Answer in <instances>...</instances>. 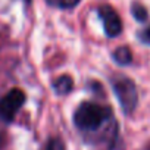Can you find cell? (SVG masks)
Wrapping results in <instances>:
<instances>
[{"instance_id":"3957f363","label":"cell","mask_w":150,"mask_h":150,"mask_svg":"<svg viewBox=\"0 0 150 150\" xmlns=\"http://www.w3.org/2000/svg\"><path fill=\"white\" fill-rule=\"evenodd\" d=\"M25 102V94L19 88H12L0 100V118L11 122Z\"/></svg>"},{"instance_id":"9c48e42d","label":"cell","mask_w":150,"mask_h":150,"mask_svg":"<svg viewBox=\"0 0 150 150\" xmlns=\"http://www.w3.org/2000/svg\"><path fill=\"white\" fill-rule=\"evenodd\" d=\"M46 150H65V146H63L62 140H59V138H52V140L47 143Z\"/></svg>"},{"instance_id":"ba28073f","label":"cell","mask_w":150,"mask_h":150,"mask_svg":"<svg viewBox=\"0 0 150 150\" xmlns=\"http://www.w3.org/2000/svg\"><path fill=\"white\" fill-rule=\"evenodd\" d=\"M132 13H134L135 19H138L140 22H143V21L147 19V12H146V9H144L141 5H138V3H135V5L132 6Z\"/></svg>"},{"instance_id":"5b68a950","label":"cell","mask_w":150,"mask_h":150,"mask_svg":"<svg viewBox=\"0 0 150 150\" xmlns=\"http://www.w3.org/2000/svg\"><path fill=\"white\" fill-rule=\"evenodd\" d=\"M54 91L60 96L63 94H68L71 90H72V78L69 77V75H62V77H59L56 81H54Z\"/></svg>"},{"instance_id":"6da1fadb","label":"cell","mask_w":150,"mask_h":150,"mask_svg":"<svg viewBox=\"0 0 150 150\" xmlns=\"http://www.w3.org/2000/svg\"><path fill=\"white\" fill-rule=\"evenodd\" d=\"M112 112L109 108L99 106L91 102L81 103L74 113V124L80 131L86 134H94L106 127V122L110 121Z\"/></svg>"},{"instance_id":"8992f818","label":"cell","mask_w":150,"mask_h":150,"mask_svg":"<svg viewBox=\"0 0 150 150\" xmlns=\"http://www.w3.org/2000/svg\"><path fill=\"white\" fill-rule=\"evenodd\" d=\"M113 59H115V62L119 63V65H128V63H131L132 53H131V50H129L127 46H121V47H118V49L115 50Z\"/></svg>"},{"instance_id":"277c9868","label":"cell","mask_w":150,"mask_h":150,"mask_svg":"<svg viewBox=\"0 0 150 150\" xmlns=\"http://www.w3.org/2000/svg\"><path fill=\"white\" fill-rule=\"evenodd\" d=\"M99 16L103 21L105 33L108 37H116L122 31V21L116 11L108 5H103L99 8Z\"/></svg>"},{"instance_id":"52a82bcc","label":"cell","mask_w":150,"mask_h":150,"mask_svg":"<svg viewBox=\"0 0 150 150\" xmlns=\"http://www.w3.org/2000/svg\"><path fill=\"white\" fill-rule=\"evenodd\" d=\"M46 2L50 5V6H54V8H60V9H69V8H74L80 3V0H46Z\"/></svg>"},{"instance_id":"7a4b0ae2","label":"cell","mask_w":150,"mask_h":150,"mask_svg":"<svg viewBox=\"0 0 150 150\" xmlns=\"http://www.w3.org/2000/svg\"><path fill=\"white\" fill-rule=\"evenodd\" d=\"M113 91H115V94L122 106V110L125 113H131L135 109L137 102H138L137 88H135L134 83L131 80H127V78L118 80L113 84Z\"/></svg>"},{"instance_id":"30bf717a","label":"cell","mask_w":150,"mask_h":150,"mask_svg":"<svg viewBox=\"0 0 150 150\" xmlns=\"http://www.w3.org/2000/svg\"><path fill=\"white\" fill-rule=\"evenodd\" d=\"M140 38H141L146 44H150V25H149L144 31L140 33Z\"/></svg>"}]
</instances>
